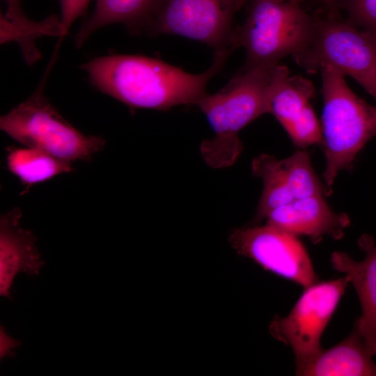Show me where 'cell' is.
<instances>
[{
	"mask_svg": "<svg viewBox=\"0 0 376 376\" xmlns=\"http://www.w3.org/2000/svg\"><path fill=\"white\" fill-rule=\"evenodd\" d=\"M230 53L215 52L212 64L201 74L188 73L155 58L130 54L98 56L80 68L99 91L130 108L164 111L181 104H197Z\"/></svg>",
	"mask_w": 376,
	"mask_h": 376,
	"instance_id": "cell-1",
	"label": "cell"
},
{
	"mask_svg": "<svg viewBox=\"0 0 376 376\" xmlns=\"http://www.w3.org/2000/svg\"><path fill=\"white\" fill-rule=\"evenodd\" d=\"M274 66L244 65L221 90L207 93L197 103L214 133L200 146L201 155L210 167L232 166L243 150L239 132L268 113L267 93Z\"/></svg>",
	"mask_w": 376,
	"mask_h": 376,
	"instance_id": "cell-2",
	"label": "cell"
},
{
	"mask_svg": "<svg viewBox=\"0 0 376 376\" xmlns=\"http://www.w3.org/2000/svg\"><path fill=\"white\" fill-rule=\"evenodd\" d=\"M322 75V144L324 185L330 190L343 170L351 171L364 146L376 135V104L355 94L340 72L330 66Z\"/></svg>",
	"mask_w": 376,
	"mask_h": 376,
	"instance_id": "cell-3",
	"label": "cell"
},
{
	"mask_svg": "<svg viewBox=\"0 0 376 376\" xmlns=\"http://www.w3.org/2000/svg\"><path fill=\"white\" fill-rule=\"evenodd\" d=\"M53 56L36 91L0 118L1 130L15 141L58 159L89 161L104 148L101 136H86L65 120L45 97L44 89L59 50Z\"/></svg>",
	"mask_w": 376,
	"mask_h": 376,
	"instance_id": "cell-4",
	"label": "cell"
},
{
	"mask_svg": "<svg viewBox=\"0 0 376 376\" xmlns=\"http://www.w3.org/2000/svg\"><path fill=\"white\" fill-rule=\"evenodd\" d=\"M314 30L315 19L298 3L253 0L244 23L234 29L231 47L244 48L246 65L273 66L305 49Z\"/></svg>",
	"mask_w": 376,
	"mask_h": 376,
	"instance_id": "cell-5",
	"label": "cell"
},
{
	"mask_svg": "<svg viewBox=\"0 0 376 376\" xmlns=\"http://www.w3.org/2000/svg\"><path fill=\"white\" fill-rule=\"evenodd\" d=\"M308 72L330 66L357 81L376 102V36L331 15L315 19L309 45L293 55Z\"/></svg>",
	"mask_w": 376,
	"mask_h": 376,
	"instance_id": "cell-6",
	"label": "cell"
},
{
	"mask_svg": "<svg viewBox=\"0 0 376 376\" xmlns=\"http://www.w3.org/2000/svg\"><path fill=\"white\" fill-rule=\"evenodd\" d=\"M350 283L345 276L304 288L290 313L270 322V334L292 350L296 368L323 350L321 336Z\"/></svg>",
	"mask_w": 376,
	"mask_h": 376,
	"instance_id": "cell-7",
	"label": "cell"
},
{
	"mask_svg": "<svg viewBox=\"0 0 376 376\" xmlns=\"http://www.w3.org/2000/svg\"><path fill=\"white\" fill-rule=\"evenodd\" d=\"M245 0H164L146 28L150 35L173 34L216 51H233L235 12Z\"/></svg>",
	"mask_w": 376,
	"mask_h": 376,
	"instance_id": "cell-8",
	"label": "cell"
},
{
	"mask_svg": "<svg viewBox=\"0 0 376 376\" xmlns=\"http://www.w3.org/2000/svg\"><path fill=\"white\" fill-rule=\"evenodd\" d=\"M228 242L238 254L304 288L318 282L307 250L297 235L265 224L233 229Z\"/></svg>",
	"mask_w": 376,
	"mask_h": 376,
	"instance_id": "cell-9",
	"label": "cell"
},
{
	"mask_svg": "<svg viewBox=\"0 0 376 376\" xmlns=\"http://www.w3.org/2000/svg\"><path fill=\"white\" fill-rule=\"evenodd\" d=\"M252 173L263 182L255 219H265L276 207L297 199L315 195L327 196L329 189L316 175L308 152L298 150L278 159L261 154L251 164Z\"/></svg>",
	"mask_w": 376,
	"mask_h": 376,
	"instance_id": "cell-10",
	"label": "cell"
},
{
	"mask_svg": "<svg viewBox=\"0 0 376 376\" xmlns=\"http://www.w3.org/2000/svg\"><path fill=\"white\" fill-rule=\"evenodd\" d=\"M314 92L308 79L290 75L284 65L274 66L267 93L268 113L301 148L322 144L321 125L310 104Z\"/></svg>",
	"mask_w": 376,
	"mask_h": 376,
	"instance_id": "cell-11",
	"label": "cell"
},
{
	"mask_svg": "<svg viewBox=\"0 0 376 376\" xmlns=\"http://www.w3.org/2000/svg\"><path fill=\"white\" fill-rule=\"evenodd\" d=\"M323 196L297 199L276 207L265 218L266 224L297 236H307L314 244L325 236L340 240L350 219L344 212H334Z\"/></svg>",
	"mask_w": 376,
	"mask_h": 376,
	"instance_id": "cell-12",
	"label": "cell"
},
{
	"mask_svg": "<svg viewBox=\"0 0 376 376\" xmlns=\"http://www.w3.org/2000/svg\"><path fill=\"white\" fill-rule=\"evenodd\" d=\"M358 246L366 254L356 261L347 253L334 251L331 255L332 267L348 276L354 286L361 308L356 326L366 350L376 356V244L373 237L364 233L358 239Z\"/></svg>",
	"mask_w": 376,
	"mask_h": 376,
	"instance_id": "cell-13",
	"label": "cell"
},
{
	"mask_svg": "<svg viewBox=\"0 0 376 376\" xmlns=\"http://www.w3.org/2000/svg\"><path fill=\"white\" fill-rule=\"evenodd\" d=\"M22 214L15 207L0 219V293L10 298V288L18 272L37 275L44 262L33 233L20 226Z\"/></svg>",
	"mask_w": 376,
	"mask_h": 376,
	"instance_id": "cell-14",
	"label": "cell"
},
{
	"mask_svg": "<svg viewBox=\"0 0 376 376\" xmlns=\"http://www.w3.org/2000/svg\"><path fill=\"white\" fill-rule=\"evenodd\" d=\"M303 376H376V363L366 348L355 324L352 333L339 344L322 350L296 368Z\"/></svg>",
	"mask_w": 376,
	"mask_h": 376,
	"instance_id": "cell-15",
	"label": "cell"
},
{
	"mask_svg": "<svg viewBox=\"0 0 376 376\" xmlns=\"http://www.w3.org/2000/svg\"><path fill=\"white\" fill-rule=\"evenodd\" d=\"M164 0H95L92 15L75 37L81 47L98 29L112 24L122 23L132 31L146 30Z\"/></svg>",
	"mask_w": 376,
	"mask_h": 376,
	"instance_id": "cell-16",
	"label": "cell"
},
{
	"mask_svg": "<svg viewBox=\"0 0 376 376\" xmlns=\"http://www.w3.org/2000/svg\"><path fill=\"white\" fill-rule=\"evenodd\" d=\"M6 150L8 169L28 187L73 170L71 162L58 159L39 149L9 146Z\"/></svg>",
	"mask_w": 376,
	"mask_h": 376,
	"instance_id": "cell-17",
	"label": "cell"
},
{
	"mask_svg": "<svg viewBox=\"0 0 376 376\" xmlns=\"http://www.w3.org/2000/svg\"><path fill=\"white\" fill-rule=\"evenodd\" d=\"M339 6L346 11L348 23L376 33V0H338Z\"/></svg>",
	"mask_w": 376,
	"mask_h": 376,
	"instance_id": "cell-18",
	"label": "cell"
},
{
	"mask_svg": "<svg viewBox=\"0 0 376 376\" xmlns=\"http://www.w3.org/2000/svg\"><path fill=\"white\" fill-rule=\"evenodd\" d=\"M91 0H60L61 22L64 36H65L73 22L82 16Z\"/></svg>",
	"mask_w": 376,
	"mask_h": 376,
	"instance_id": "cell-19",
	"label": "cell"
},
{
	"mask_svg": "<svg viewBox=\"0 0 376 376\" xmlns=\"http://www.w3.org/2000/svg\"><path fill=\"white\" fill-rule=\"evenodd\" d=\"M7 6L6 11L1 15L8 21L22 23L28 20L21 7V0H3Z\"/></svg>",
	"mask_w": 376,
	"mask_h": 376,
	"instance_id": "cell-20",
	"label": "cell"
},
{
	"mask_svg": "<svg viewBox=\"0 0 376 376\" xmlns=\"http://www.w3.org/2000/svg\"><path fill=\"white\" fill-rule=\"evenodd\" d=\"M1 340H3L6 343V344L1 343V359L5 357L6 354L10 352L9 350L10 347H15L20 345V342H19L18 340H13L7 336L4 332V330L2 329H1Z\"/></svg>",
	"mask_w": 376,
	"mask_h": 376,
	"instance_id": "cell-21",
	"label": "cell"
},
{
	"mask_svg": "<svg viewBox=\"0 0 376 376\" xmlns=\"http://www.w3.org/2000/svg\"><path fill=\"white\" fill-rule=\"evenodd\" d=\"M328 8H329L332 13H334V11L337 8V3L338 0H321Z\"/></svg>",
	"mask_w": 376,
	"mask_h": 376,
	"instance_id": "cell-22",
	"label": "cell"
},
{
	"mask_svg": "<svg viewBox=\"0 0 376 376\" xmlns=\"http://www.w3.org/2000/svg\"><path fill=\"white\" fill-rule=\"evenodd\" d=\"M292 2H295V3H299L300 2L303 1L304 0H290Z\"/></svg>",
	"mask_w": 376,
	"mask_h": 376,
	"instance_id": "cell-23",
	"label": "cell"
},
{
	"mask_svg": "<svg viewBox=\"0 0 376 376\" xmlns=\"http://www.w3.org/2000/svg\"><path fill=\"white\" fill-rule=\"evenodd\" d=\"M0 17H1V16L0 15ZM3 19H4V18H3ZM31 21V20L30 19V21H29L28 23H26V24H29ZM11 23H12V22H11ZM13 24H15V23H13Z\"/></svg>",
	"mask_w": 376,
	"mask_h": 376,
	"instance_id": "cell-24",
	"label": "cell"
},
{
	"mask_svg": "<svg viewBox=\"0 0 376 376\" xmlns=\"http://www.w3.org/2000/svg\"><path fill=\"white\" fill-rule=\"evenodd\" d=\"M372 33H373V32H372ZM373 33L375 34V36H376V33Z\"/></svg>",
	"mask_w": 376,
	"mask_h": 376,
	"instance_id": "cell-25",
	"label": "cell"
}]
</instances>
